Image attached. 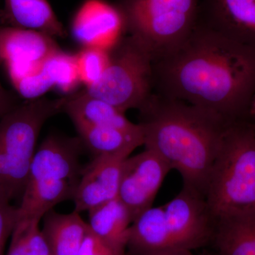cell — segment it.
Here are the masks:
<instances>
[{"instance_id":"15","label":"cell","mask_w":255,"mask_h":255,"mask_svg":"<svg viewBox=\"0 0 255 255\" xmlns=\"http://www.w3.org/2000/svg\"><path fill=\"white\" fill-rule=\"evenodd\" d=\"M2 16L9 26L41 32L53 38L66 36L48 0H5Z\"/></svg>"},{"instance_id":"23","label":"cell","mask_w":255,"mask_h":255,"mask_svg":"<svg viewBox=\"0 0 255 255\" xmlns=\"http://www.w3.org/2000/svg\"><path fill=\"white\" fill-rule=\"evenodd\" d=\"M16 92L27 100L41 98L53 87L41 68L34 73L26 75L17 81L13 82Z\"/></svg>"},{"instance_id":"9","label":"cell","mask_w":255,"mask_h":255,"mask_svg":"<svg viewBox=\"0 0 255 255\" xmlns=\"http://www.w3.org/2000/svg\"><path fill=\"white\" fill-rule=\"evenodd\" d=\"M127 156H96L82 169L73 200L74 211H91L118 198L124 162Z\"/></svg>"},{"instance_id":"24","label":"cell","mask_w":255,"mask_h":255,"mask_svg":"<svg viewBox=\"0 0 255 255\" xmlns=\"http://www.w3.org/2000/svg\"><path fill=\"white\" fill-rule=\"evenodd\" d=\"M11 198L0 188V255L11 238L18 221V207L11 205Z\"/></svg>"},{"instance_id":"16","label":"cell","mask_w":255,"mask_h":255,"mask_svg":"<svg viewBox=\"0 0 255 255\" xmlns=\"http://www.w3.org/2000/svg\"><path fill=\"white\" fill-rule=\"evenodd\" d=\"M43 219V231L52 255H78L87 233V222L74 211L64 214L50 211Z\"/></svg>"},{"instance_id":"8","label":"cell","mask_w":255,"mask_h":255,"mask_svg":"<svg viewBox=\"0 0 255 255\" xmlns=\"http://www.w3.org/2000/svg\"><path fill=\"white\" fill-rule=\"evenodd\" d=\"M172 170L153 150L145 148L124 161L118 198L127 206L132 221L152 207L166 176Z\"/></svg>"},{"instance_id":"19","label":"cell","mask_w":255,"mask_h":255,"mask_svg":"<svg viewBox=\"0 0 255 255\" xmlns=\"http://www.w3.org/2000/svg\"><path fill=\"white\" fill-rule=\"evenodd\" d=\"M213 239L219 255H255V213L216 223Z\"/></svg>"},{"instance_id":"18","label":"cell","mask_w":255,"mask_h":255,"mask_svg":"<svg viewBox=\"0 0 255 255\" xmlns=\"http://www.w3.org/2000/svg\"><path fill=\"white\" fill-rule=\"evenodd\" d=\"M82 143L96 156L124 155L129 157L143 145V133L125 131L114 128L76 127Z\"/></svg>"},{"instance_id":"3","label":"cell","mask_w":255,"mask_h":255,"mask_svg":"<svg viewBox=\"0 0 255 255\" xmlns=\"http://www.w3.org/2000/svg\"><path fill=\"white\" fill-rule=\"evenodd\" d=\"M205 198L215 222L255 213V128L228 127Z\"/></svg>"},{"instance_id":"6","label":"cell","mask_w":255,"mask_h":255,"mask_svg":"<svg viewBox=\"0 0 255 255\" xmlns=\"http://www.w3.org/2000/svg\"><path fill=\"white\" fill-rule=\"evenodd\" d=\"M107 50L108 63L103 75L85 91L124 113L132 109L141 110L154 92L150 53L130 35L121 36Z\"/></svg>"},{"instance_id":"21","label":"cell","mask_w":255,"mask_h":255,"mask_svg":"<svg viewBox=\"0 0 255 255\" xmlns=\"http://www.w3.org/2000/svg\"><path fill=\"white\" fill-rule=\"evenodd\" d=\"M42 69L53 87L60 91L66 93L73 91L82 82L77 55L65 53L60 49L43 61Z\"/></svg>"},{"instance_id":"11","label":"cell","mask_w":255,"mask_h":255,"mask_svg":"<svg viewBox=\"0 0 255 255\" xmlns=\"http://www.w3.org/2000/svg\"><path fill=\"white\" fill-rule=\"evenodd\" d=\"M81 143L80 138L53 135L47 137L35 152L27 182L54 180L79 183L82 170L79 162Z\"/></svg>"},{"instance_id":"25","label":"cell","mask_w":255,"mask_h":255,"mask_svg":"<svg viewBox=\"0 0 255 255\" xmlns=\"http://www.w3.org/2000/svg\"><path fill=\"white\" fill-rule=\"evenodd\" d=\"M78 255H127V251L101 239L89 229Z\"/></svg>"},{"instance_id":"10","label":"cell","mask_w":255,"mask_h":255,"mask_svg":"<svg viewBox=\"0 0 255 255\" xmlns=\"http://www.w3.org/2000/svg\"><path fill=\"white\" fill-rule=\"evenodd\" d=\"M124 31V18L118 8L103 0H86L72 23L74 37L85 48L109 50Z\"/></svg>"},{"instance_id":"2","label":"cell","mask_w":255,"mask_h":255,"mask_svg":"<svg viewBox=\"0 0 255 255\" xmlns=\"http://www.w3.org/2000/svg\"><path fill=\"white\" fill-rule=\"evenodd\" d=\"M140 111L145 148L180 174L183 187L205 196L231 124L214 112L154 92Z\"/></svg>"},{"instance_id":"17","label":"cell","mask_w":255,"mask_h":255,"mask_svg":"<svg viewBox=\"0 0 255 255\" xmlns=\"http://www.w3.org/2000/svg\"><path fill=\"white\" fill-rule=\"evenodd\" d=\"M89 229L112 246L127 251L131 215L119 198L89 211Z\"/></svg>"},{"instance_id":"5","label":"cell","mask_w":255,"mask_h":255,"mask_svg":"<svg viewBox=\"0 0 255 255\" xmlns=\"http://www.w3.org/2000/svg\"><path fill=\"white\" fill-rule=\"evenodd\" d=\"M124 28L155 62L177 49L199 19L198 0H119Z\"/></svg>"},{"instance_id":"14","label":"cell","mask_w":255,"mask_h":255,"mask_svg":"<svg viewBox=\"0 0 255 255\" xmlns=\"http://www.w3.org/2000/svg\"><path fill=\"white\" fill-rule=\"evenodd\" d=\"M60 48L54 38L31 29L0 26L1 63H43Z\"/></svg>"},{"instance_id":"1","label":"cell","mask_w":255,"mask_h":255,"mask_svg":"<svg viewBox=\"0 0 255 255\" xmlns=\"http://www.w3.org/2000/svg\"><path fill=\"white\" fill-rule=\"evenodd\" d=\"M154 92L238 122L255 93V50L198 20L177 49L153 63Z\"/></svg>"},{"instance_id":"22","label":"cell","mask_w":255,"mask_h":255,"mask_svg":"<svg viewBox=\"0 0 255 255\" xmlns=\"http://www.w3.org/2000/svg\"><path fill=\"white\" fill-rule=\"evenodd\" d=\"M108 50L85 48L77 54L80 80L86 87L95 85L103 75L108 63Z\"/></svg>"},{"instance_id":"28","label":"cell","mask_w":255,"mask_h":255,"mask_svg":"<svg viewBox=\"0 0 255 255\" xmlns=\"http://www.w3.org/2000/svg\"><path fill=\"white\" fill-rule=\"evenodd\" d=\"M250 113L255 117V93L252 100L251 108H250Z\"/></svg>"},{"instance_id":"7","label":"cell","mask_w":255,"mask_h":255,"mask_svg":"<svg viewBox=\"0 0 255 255\" xmlns=\"http://www.w3.org/2000/svg\"><path fill=\"white\" fill-rule=\"evenodd\" d=\"M162 206L172 250L191 251L214 238L216 222L202 194L183 187Z\"/></svg>"},{"instance_id":"4","label":"cell","mask_w":255,"mask_h":255,"mask_svg":"<svg viewBox=\"0 0 255 255\" xmlns=\"http://www.w3.org/2000/svg\"><path fill=\"white\" fill-rule=\"evenodd\" d=\"M66 97H41L16 105L0 121V188L11 198L26 187L42 127L63 112Z\"/></svg>"},{"instance_id":"20","label":"cell","mask_w":255,"mask_h":255,"mask_svg":"<svg viewBox=\"0 0 255 255\" xmlns=\"http://www.w3.org/2000/svg\"><path fill=\"white\" fill-rule=\"evenodd\" d=\"M40 222L38 219H18L6 255H52Z\"/></svg>"},{"instance_id":"13","label":"cell","mask_w":255,"mask_h":255,"mask_svg":"<svg viewBox=\"0 0 255 255\" xmlns=\"http://www.w3.org/2000/svg\"><path fill=\"white\" fill-rule=\"evenodd\" d=\"M75 127L114 128L125 131L143 133L141 126L129 121L125 113L105 101L89 95L85 90L66 97L63 111Z\"/></svg>"},{"instance_id":"27","label":"cell","mask_w":255,"mask_h":255,"mask_svg":"<svg viewBox=\"0 0 255 255\" xmlns=\"http://www.w3.org/2000/svg\"><path fill=\"white\" fill-rule=\"evenodd\" d=\"M139 255H194L191 251H179V250H172V251H163L156 252V253H148V254Z\"/></svg>"},{"instance_id":"12","label":"cell","mask_w":255,"mask_h":255,"mask_svg":"<svg viewBox=\"0 0 255 255\" xmlns=\"http://www.w3.org/2000/svg\"><path fill=\"white\" fill-rule=\"evenodd\" d=\"M198 20L255 50V0H202Z\"/></svg>"},{"instance_id":"26","label":"cell","mask_w":255,"mask_h":255,"mask_svg":"<svg viewBox=\"0 0 255 255\" xmlns=\"http://www.w3.org/2000/svg\"><path fill=\"white\" fill-rule=\"evenodd\" d=\"M0 60V67L1 65ZM15 97L9 91L5 90L0 80V117H2L5 114L16 107Z\"/></svg>"}]
</instances>
